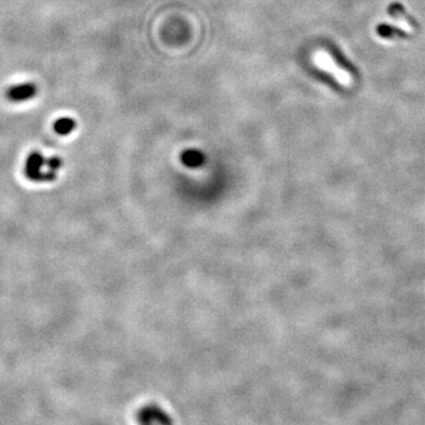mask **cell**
<instances>
[{"label": "cell", "instance_id": "3", "mask_svg": "<svg viewBox=\"0 0 425 425\" xmlns=\"http://www.w3.org/2000/svg\"><path fill=\"white\" fill-rule=\"evenodd\" d=\"M76 125H77L76 122L70 117H62L54 122L53 129L59 135H69L71 131H73Z\"/></svg>", "mask_w": 425, "mask_h": 425}, {"label": "cell", "instance_id": "2", "mask_svg": "<svg viewBox=\"0 0 425 425\" xmlns=\"http://www.w3.org/2000/svg\"><path fill=\"white\" fill-rule=\"evenodd\" d=\"M38 88L34 83H21L11 86L5 92V97L12 103L26 102L37 96Z\"/></svg>", "mask_w": 425, "mask_h": 425}, {"label": "cell", "instance_id": "1", "mask_svg": "<svg viewBox=\"0 0 425 425\" xmlns=\"http://www.w3.org/2000/svg\"><path fill=\"white\" fill-rule=\"evenodd\" d=\"M137 421L140 425H173L171 417L156 404L142 408L137 413Z\"/></svg>", "mask_w": 425, "mask_h": 425}]
</instances>
